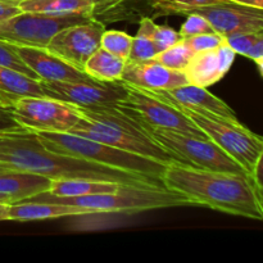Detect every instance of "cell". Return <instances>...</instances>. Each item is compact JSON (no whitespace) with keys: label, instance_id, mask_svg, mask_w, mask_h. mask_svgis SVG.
<instances>
[{"label":"cell","instance_id":"cell-1","mask_svg":"<svg viewBox=\"0 0 263 263\" xmlns=\"http://www.w3.org/2000/svg\"><path fill=\"white\" fill-rule=\"evenodd\" d=\"M0 163L9 164L17 171L43 175L50 180L89 179L133 186H164L143 175L49 151L40 143L36 133L28 130L0 134Z\"/></svg>","mask_w":263,"mask_h":263},{"label":"cell","instance_id":"cell-2","mask_svg":"<svg viewBox=\"0 0 263 263\" xmlns=\"http://www.w3.org/2000/svg\"><path fill=\"white\" fill-rule=\"evenodd\" d=\"M164 187L181 193L193 205L263 220L262 187L248 174L208 171L180 162L168 163L162 174Z\"/></svg>","mask_w":263,"mask_h":263},{"label":"cell","instance_id":"cell-3","mask_svg":"<svg viewBox=\"0 0 263 263\" xmlns=\"http://www.w3.org/2000/svg\"><path fill=\"white\" fill-rule=\"evenodd\" d=\"M77 109L81 113V120L69 130V134L84 136L162 163L180 162L174 154L159 145L140 122L120 107L107 109L77 107Z\"/></svg>","mask_w":263,"mask_h":263},{"label":"cell","instance_id":"cell-4","mask_svg":"<svg viewBox=\"0 0 263 263\" xmlns=\"http://www.w3.org/2000/svg\"><path fill=\"white\" fill-rule=\"evenodd\" d=\"M32 202H51L76 205L89 213H139L162 208L193 205L190 199L181 193L164 186H133L121 185L120 189L107 194L84 195V197H55L44 192L28 198ZM23 202V200H22Z\"/></svg>","mask_w":263,"mask_h":263},{"label":"cell","instance_id":"cell-5","mask_svg":"<svg viewBox=\"0 0 263 263\" xmlns=\"http://www.w3.org/2000/svg\"><path fill=\"white\" fill-rule=\"evenodd\" d=\"M36 135L46 149L55 153L80 157L121 171L143 175L163 184L162 174L166 163L69 133H36Z\"/></svg>","mask_w":263,"mask_h":263},{"label":"cell","instance_id":"cell-6","mask_svg":"<svg viewBox=\"0 0 263 263\" xmlns=\"http://www.w3.org/2000/svg\"><path fill=\"white\" fill-rule=\"evenodd\" d=\"M163 99L171 102L180 112L184 113L210 140L226 152L247 174L251 175L253 172L256 164L263 157L262 136L241 125L239 120H229L211 112L190 109L166 98Z\"/></svg>","mask_w":263,"mask_h":263},{"label":"cell","instance_id":"cell-7","mask_svg":"<svg viewBox=\"0 0 263 263\" xmlns=\"http://www.w3.org/2000/svg\"><path fill=\"white\" fill-rule=\"evenodd\" d=\"M146 130L159 145L174 154L181 163L208 171L247 174L226 152L208 138H199L171 130Z\"/></svg>","mask_w":263,"mask_h":263},{"label":"cell","instance_id":"cell-8","mask_svg":"<svg viewBox=\"0 0 263 263\" xmlns=\"http://www.w3.org/2000/svg\"><path fill=\"white\" fill-rule=\"evenodd\" d=\"M127 94L117 107L133 116L146 128L171 130L187 135L207 138L186 116L180 112L171 102L164 100L151 90L126 84Z\"/></svg>","mask_w":263,"mask_h":263},{"label":"cell","instance_id":"cell-9","mask_svg":"<svg viewBox=\"0 0 263 263\" xmlns=\"http://www.w3.org/2000/svg\"><path fill=\"white\" fill-rule=\"evenodd\" d=\"M9 107L21 127L33 133H69L81 120L76 105L48 97H21Z\"/></svg>","mask_w":263,"mask_h":263},{"label":"cell","instance_id":"cell-10","mask_svg":"<svg viewBox=\"0 0 263 263\" xmlns=\"http://www.w3.org/2000/svg\"><path fill=\"white\" fill-rule=\"evenodd\" d=\"M89 20H91V15L22 12L0 22V40L12 45L46 48L51 37L62 28Z\"/></svg>","mask_w":263,"mask_h":263},{"label":"cell","instance_id":"cell-11","mask_svg":"<svg viewBox=\"0 0 263 263\" xmlns=\"http://www.w3.org/2000/svg\"><path fill=\"white\" fill-rule=\"evenodd\" d=\"M44 95L87 109L115 108L127 94L123 81H40Z\"/></svg>","mask_w":263,"mask_h":263},{"label":"cell","instance_id":"cell-12","mask_svg":"<svg viewBox=\"0 0 263 263\" xmlns=\"http://www.w3.org/2000/svg\"><path fill=\"white\" fill-rule=\"evenodd\" d=\"M105 30L103 23L94 18L62 28L46 45V50L84 71L85 62L100 48V39Z\"/></svg>","mask_w":263,"mask_h":263},{"label":"cell","instance_id":"cell-13","mask_svg":"<svg viewBox=\"0 0 263 263\" xmlns=\"http://www.w3.org/2000/svg\"><path fill=\"white\" fill-rule=\"evenodd\" d=\"M194 12L203 15L213 31L222 36L263 31V9L258 8L221 2L197 8Z\"/></svg>","mask_w":263,"mask_h":263},{"label":"cell","instance_id":"cell-14","mask_svg":"<svg viewBox=\"0 0 263 263\" xmlns=\"http://www.w3.org/2000/svg\"><path fill=\"white\" fill-rule=\"evenodd\" d=\"M14 49L21 61L35 72L39 81L98 82L87 76L84 71L71 66L45 48L14 45Z\"/></svg>","mask_w":263,"mask_h":263},{"label":"cell","instance_id":"cell-15","mask_svg":"<svg viewBox=\"0 0 263 263\" xmlns=\"http://www.w3.org/2000/svg\"><path fill=\"white\" fill-rule=\"evenodd\" d=\"M235 57L226 41L212 50L194 53L184 71L187 82L200 87L212 86L230 71Z\"/></svg>","mask_w":263,"mask_h":263},{"label":"cell","instance_id":"cell-16","mask_svg":"<svg viewBox=\"0 0 263 263\" xmlns=\"http://www.w3.org/2000/svg\"><path fill=\"white\" fill-rule=\"evenodd\" d=\"M121 81L152 91L171 90L187 84L184 72L167 68L156 59L144 62H126Z\"/></svg>","mask_w":263,"mask_h":263},{"label":"cell","instance_id":"cell-17","mask_svg":"<svg viewBox=\"0 0 263 263\" xmlns=\"http://www.w3.org/2000/svg\"><path fill=\"white\" fill-rule=\"evenodd\" d=\"M153 92H156L159 97L172 100V102L182 105V107L194 110H204V112H211L216 116H220V117L238 121V117H236L233 108L226 104L222 99L208 91L207 87H200L187 82V84L177 86L175 89Z\"/></svg>","mask_w":263,"mask_h":263},{"label":"cell","instance_id":"cell-18","mask_svg":"<svg viewBox=\"0 0 263 263\" xmlns=\"http://www.w3.org/2000/svg\"><path fill=\"white\" fill-rule=\"evenodd\" d=\"M157 0H108L94 5L91 18L103 25L117 22L139 23L143 18H154Z\"/></svg>","mask_w":263,"mask_h":263},{"label":"cell","instance_id":"cell-19","mask_svg":"<svg viewBox=\"0 0 263 263\" xmlns=\"http://www.w3.org/2000/svg\"><path fill=\"white\" fill-rule=\"evenodd\" d=\"M51 180L43 175L26 171H12L0 174V194L13 199V203L32 198L40 193L49 192Z\"/></svg>","mask_w":263,"mask_h":263},{"label":"cell","instance_id":"cell-20","mask_svg":"<svg viewBox=\"0 0 263 263\" xmlns=\"http://www.w3.org/2000/svg\"><path fill=\"white\" fill-rule=\"evenodd\" d=\"M89 215L86 210L76 205L61 204L51 202H23L9 205V221H39L50 218L68 217V216Z\"/></svg>","mask_w":263,"mask_h":263},{"label":"cell","instance_id":"cell-21","mask_svg":"<svg viewBox=\"0 0 263 263\" xmlns=\"http://www.w3.org/2000/svg\"><path fill=\"white\" fill-rule=\"evenodd\" d=\"M28 95L45 97L40 81L0 64V97L7 102V104L10 105L18 98Z\"/></svg>","mask_w":263,"mask_h":263},{"label":"cell","instance_id":"cell-22","mask_svg":"<svg viewBox=\"0 0 263 263\" xmlns=\"http://www.w3.org/2000/svg\"><path fill=\"white\" fill-rule=\"evenodd\" d=\"M125 64V59L98 48L85 62L84 72L98 82H115L122 77Z\"/></svg>","mask_w":263,"mask_h":263},{"label":"cell","instance_id":"cell-23","mask_svg":"<svg viewBox=\"0 0 263 263\" xmlns=\"http://www.w3.org/2000/svg\"><path fill=\"white\" fill-rule=\"evenodd\" d=\"M122 184L109 181H98L89 179L51 180L49 192L55 197H84V195L107 194L120 189Z\"/></svg>","mask_w":263,"mask_h":263},{"label":"cell","instance_id":"cell-24","mask_svg":"<svg viewBox=\"0 0 263 263\" xmlns=\"http://www.w3.org/2000/svg\"><path fill=\"white\" fill-rule=\"evenodd\" d=\"M22 12L46 13L53 15H91L92 0H25L18 3Z\"/></svg>","mask_w":263,"mask_h":263},{"label":"cell","instance_id":"cell-25","mask_svg":"<svg viewBox=\"0 0 263 263\" xmlns=\"http://www.w3.org/2000/svg\"><path fill=\"white\" fill-rule=\"evenodd\" d=\"M156 27L153 18L145 17L139 22V30L135 36H133L130 54L126 62H144L154 59L157 55L156 46L153 43V31Z\"/></svg>","mask_w":263,"mask_h":263},{"label":"cell","instance_id":"cell-26","mask_svg":"<svg viewBox=\"0 0 263 263\" xmlns=\"http://www.w3.org/2000/svg\"><path fill=\"white\" fill-rule=\"evenodd\" d=\"M193 55H194V50L190 48L186 40L182 39L181 41L172 45L171 48L157 54L154 59L166 66L167 68L177 72H184Z\"/></svg>","mask_w":263,"mask_h":263},{"label":"cell","instance_id":"cell-27","mask_svg":"<svg viewBox=\"0 0 263 263\" xmlns=\"http://www.w3.org/2000/svg\"><path fill=\"white\" fill-rule=\"evenodd\" d=\"M221 2L223 0H157L154 18L161 15H186L197 8Z\"/></svg>","mask_w":263,"mask_h":263},{"label":"cell","instance_id":"cell-28","mask_svg":"<svg viewBox=\"0 0 263 263\" xmlns=\"http://www.w3.org/2000/svg\"><path fill=\"white\" fill-rule=\"evenodd\" d=\"M131 44H133V36L123 31L104 30L100 39V48L125 61H127L128 54H130Z\"/></svg>","mask_w":263,"mask_h":263},{"label":"cell","instance_id":"cell-29","mask_svg":"<svg viewBox=\"0 0 263 263\" xmlns=\"http://www.w3.org/2000/svg\"><path fill=\"white\" fill-rule=\"evenodd\" d=\"M0 64L15 69V71L22 72L23 74L31 77V79L39 80L35 72L31 68H28V67L21 61L17 51H15L14 45H12V44L9 43H5V41L2 40H0Z\"/></svg>","mask_w":263,"mask_h":263},{"label":"cell","instance_id":"cell-30","mask_svg":"<svg viewBox=\"0 0 263 263\" xmlns=\"http://www.w3.org/2000/svg\"><path fill=\"white\" fill-rule=\"evenodd\" d=\"M215 32L212 26L210 25L207 20L203 15L198 14V13L192 12L186 14V20L182 23L180 27V36L182 39L193 37V36L202 35V33H211Z\"/></svg>","mask_w":263,"mask_h":263},{"label":"cell","instance_id":"cell-31","mask_svg":"<svg viewBox=\"0 0 263 263\" xmlns=\"http://www.w3.org/2000/svg\"><path fill=\"white\" fill-rule=\"evenodd\" d=\"M263 36V31L259 32H236L225 36V41L234 50L235 54L247 57L249 49L252 48L256 40Z\"/></svg>","mask_w":263,"mask_h":263},{"label":"cell","instance_id":"cell-32","mask_svg":"<svg viewBox=\"0 0 263 263\" xmlns=\"http://www.w3.org/2000/svg\"><path fill=\"white\" fill-rule=\"evenodd\" d=\"M181 40L182 37L180 36V33L175 31L174 28L168 27V26L156 25V27H154L153 43L154 46H156L157 54L171 48L172 45H175V44H177Z\"/></svg>","mask_w":263,"mask_h":263},{"label":"cell","instance_id":"cell-33","mask_svg":"<svg viewBox=\"0 0 263 263\" xmlns=\"http://www.w3.org/2000/svg\"><path fill=\"white\" fill-rule=\"evenodd\" d=\"M185 40L189 44L190 48L194 50V53H199V51L212 50V49H216L220 45H222L225 43V36L220 35L217 32H211L193 36V37H187Z\"/></svg>","mask_w":263,"mask_h":263},{"label":"cell","instance_id":"cell-34","mask_svg":"<svg viewBox=\"0 0 263 263\" xmlns=\"http://www.w3.org/2000/svg\"><path fill=\"white\" fill-rule=\"evenodd\" d=\"M25 130L15 121L9 105H0V134Z\"/></svg>","mask_w":263,"mask_h":263},{"label":"cell","instance_id":"cell-35","mask_svg":"<svg viewBox=\"0 0 263 263\" xmlns=\"http://www.w3.org/2000/svg\"><path fill=\"white\" fill-rule=\"evenodd\" d=\"M247 58L253 61V63L257 66L259 74H263L262 68H263V36L258 37L256 40V43L252 45V48L249 49L248 54H247Z\"/></svg>","mask_w":263,"mask_h":263},{"label":"cell","instance_id":"cell-36","mask_svg":"<svg viewBox=\"0 0 263 263\" xmlns=\"http://www.w3.org/2000/svg\"><path fill=\"white\" fill-rule=\"evenodd\" d=\"M20 13H22V9H21L17 3L0 0V22L9 20V18L14 17V15L20 14Z\"/></svg>","mask_w":263,"mask_h":263},{"label":"cell","instance_id":"cell-37","mask_svg":"<svg viewBox=\"0 0 263 263\" xmlns=\"http://www.w3.org/2000/svg\"><path fill=\"white\" fill-rule=\"evenodd\" d=\"M223 2H230L235 3V4L247 5V7H253L258 8V9H263V0H223Z\"/></svg>","mask_w":263,"mask_h":263},{"label":"cell","instance_id":"cell-38","mask_svg":"<svg viewBox=\"0 0 263 263\" xmlns=\"http://www.w3.org/2000/svg\"><path fill=\"white\" fill-rule=\"evenodd\" d=\"M9 205L8 203H0V221H9Z\"/></svg>","mask_w":263,"mask_h":263},{"label":"cell","instance_id":"cell-39","mask_svg":"<svg viewBox=\"0 0 263 263\" xmlns=\"http://www.w3.org/2000/svg\"><path fill=\"white\" fill-rule=\"evenodd\" d=\"M0 203H8V204H13V199L5 194H0Z\"/></svg>","mask_w":263,"mask_h":263},{"label":"cell","instance_id":"cell-40","mask_svg":"<svg viewBox=\"0 0 263 263\" xmlns=\"http://www.w3.org/2000/svg\"><path fill=\"white\" fill-rule=\"evenodd\" d=\"M12 167L9 166V164H4V163H0V174H3V172H8V171H12Z\"/></svg>","mask_w":263,"mask_h":263},{"label":"cell","instance_id":"cell-41","mask_svg":"<svg viewBox=\"0 0 263 263\" xmlns=\"http://www.w3.org/2000/svg\"><path fill=\"white\" fill-rule=\"evenodd\" d=\"M92 2H94V5H98V4H102V3L108 2V0H92Z\"/></svg>","mask_w":263,"mask_h":263},{"label":"cell","instance_id":"cell-42","mask_svg":"<svg viewBox=\"0 0 263 263\" xmlns=\"http://www.w3.org/2000/svg\"><path fill=\"white\" fill-rule=\"evenodd\" d=\"M4 2H10V3H21V2H25V0H4Z\"/></svg>","mask_w":263,"mask_h":263},{"label":"cell","instance_id":"cell-43","mask_svg":"<svg viewBox=\"0 0 263 263\" xmlns=\"http://www.w3.org/2000/svg\"><path fill=\"white\" fill-rule=\"evenodd\" d=\"M0 105H8V104H7V102H5V100L3 99L2 97H0Z\"/></svg>","mask_w":263,"mask_h":263}]
</instances>
